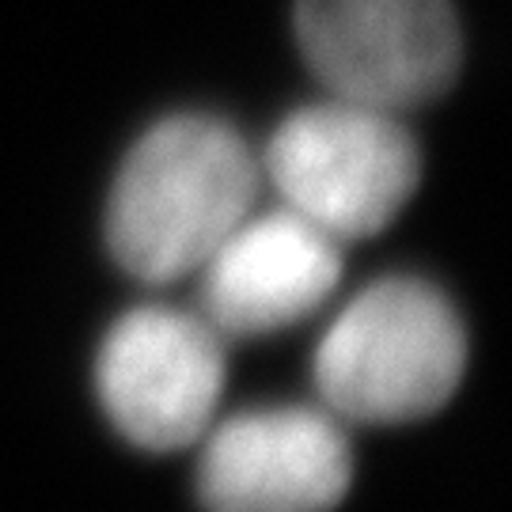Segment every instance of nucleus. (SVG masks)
Masks as SVG:
<instances>
[{
  "label": "nucleus",
  "instance_id": "f257e3e1",
  "mask_svg": "<svg viewBox=\"0 0 512 512\" xmlns=\"http://www.w3.org/2000/svg\"><path fill=\"white\" fill-rule=\"evenodd\" d=\"M258 194V164L236 129L205 114L152 126L129 148L107 205V243L141 281L198 274Z\"/></svg>",
  "mask_w": 512,
  "mask_h": 512
},
{
  "label": "nucleus",
  "instance_id": "f03ea898",
  "mask_svg": "<svg viewBox=\"0 0 512 512\" xmlns=\"http://www.w3.org/2000/svg\"><path fill=\"white\" fill-rule=\"evenodd\" d=\"M467 338L452 304L425 281L387 277L349 300L315 353V384L349 421L425 418L452 399Z\"/></svg>",
  "mask_w": 512,
  "mask_h": 512
},
{
  "label": "nucleus",
  "instance_id": "7ed1b4c3",
  "mask_svg": "<svg viewBox=\"0 0 512 512\" xmlns=\"http://www.w3.org/2000/svg\"><path fill=\"white\" fill-rule=\"evenodd\" d=\"M266 175L285 209L342 243L399 217L421 183V156L395 110L334 95L277 126Z\"/></svg>",
  "mask_w": 512,
  "mask_h": 512
},
{
  "label": "nucleus",
  "instance_id": "20e7f679",
  "mask_svg": "<svg viewBox=\"0 0 512 512\" xmlns=\"http://www.w3.org/2000/svg\"><path fill=\"white\" fill-rule=\"evenodd\" d=\"M296 38L330 92L384 110L448 92L463 57L452 0H296Z\"/></svg>",
  "mask_w": 512,
  "mask_h": 512
},
{
  "label": "nucleus",
  "instance_id": "39448f33",
  "mask_svg": "<svg viewBox=\"0 0 512 512\" xmlns=\"http://www.w3.org/2000/svg\"><path fill=\"white\" fill-rule=\"evenodd\" d=\"M95 387L107 418L133 444L186 448L205 437L224 387L220 330L190 311H129L99 346Z\"/></svg>",
  "mask_w": 512,
  "mask_h": 512
},
{
  "label": "nucleus",
  "instance_id": "423d86ee",
  "mask_svg": "<svg viewBox=\"0 0 512 512\" xmlns=\"http://www.w3.org/2000/svg\"><path fill=\"white\" fill-rule=\"evenodd\" d=\"M349 482L342 425L308 406H262L220 421L198 463L209 512H330Z\"/></svg>",
  "mask_w": 512,
  "mask_h": 512
},
{
  "label": "nucleus",
  "instance_id": "0eeeda50",
  "mask_svg": "<svg viewBox=\"0 0 512 512\" xmlns=\"http://www.w3.org/2000/svg\"><path fill=\"white\" fill-rule=\"evenodd\" d=\"M342 277V243L281 209L247 217L202 266V319L220 334H266L319 308Z\"/></svg>",
  "mask_w": 512,
  "mask_h": 512
}]
</instances>
